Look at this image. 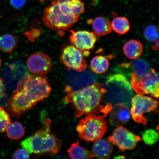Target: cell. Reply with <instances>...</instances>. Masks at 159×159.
<instances>
[{
  "instance_id": "cell-1",
  "label": "cell",
  "mask_w": 159,
  "mask_h": 159,
  "mask_svg": "<svg viewBox=\"0 0 159 159\" xmlns=\"http://www.w3.org/2000/svg\"><path fill=\"white\" fill-rule=\"evenodd\" d=\"M51 91L48 81L43 75H26L18 83L10 99L8 109L13 116H20L48 97Z\"/></svg>"
},
{
  "instance_id": "cell-2",
  "label": "cell",
  "mask_w": 159,
  "mask_h": 159,
  "mask_svg": "<svg viewBox=\"0 0 159 159\" xmlns=\"http://www.w3.org/2000/svg\"><path fill=\"white\" fill-rule=\"evenodd\" d=\"M65 91L67 93L65 101L72 103L77 118L85 114H101L105 117L112 109V104L105 102L104 96L107 90L100 84L94 83L76 90H72L67 85Z\"/></svg>"
},
{
  "instance_id": "cell-3",
  "label": "cell",
  "mask_w": 159,
  "mask_h": 159,
  "mask_svg": "<svg viewBox=\"0 0 159 159\" xmlns=\"http://www.w3.org/2000/svg\"><path fill=\"white\" fill-rule=\"evenodd\" d=\"M46 126L24 140L20 143L23 148L30 154L57 153L61 146V142L51 134L50 121H46Z\"/></svg>"
},
{
  "instance_id": "cell-4",
  "label": "cell",
  "mask_w": 159,
  "mask_h": 159,
  "mask_svg": "<svg viewBox=\"0 0 159 159\" xmlns=\"http://www.w3.org/2000/svg\"><path fill=\"white\" fill-rule=\"evenodd\" d=\"M107 97L111 102L127 105L132 100L133 88L126 77L122 74L109 75L106 82Z\"/></svg>"
},
{
  "instance_id": "cell-5",
  "label": "cell",
  "mask_w": 159,
  "mask_h": 159,
  "mask_svg": "<svg viewBox=\"0 0 159 159\" xmlns=\"http://www.w3.org/2000/svg\"><path fill=\"white\" fill-rule=\"evenodd\" d=\"M105 118L102 115L89 114L81 119L76 127L80 138L87 142H95L102 138L107 130Z\"/></svg>"
},
{
  "instance_id": "cell-6",
  "label": "cell",
  "mask_w": 159,
  "mask_h": 159,
  "mask_svg": "<svg viewBox=\"0 0 159 159\" xmlns=\"http://www.w3.org/2000/svg\"><path fill=\"white\" fill-rule=\"evenodd\" d=\"M79 19L77 15H67L61 11L53 1L46 8L42 16L45 25L53 31H63L70 29Z\"/></svg>"
},
{
  "instance_id": "cell-7",
  "label": "cell",
  "mask_w": 159,
  "mask_h": 159,
  "mask_svg": "<svg viewBox=\"0 0 159 159\" xmlns=\"http://www.w3.org/2000/svg\"><path fill=\"white\" fill-rule=\"evenodd\" d=\"M158 101L143 94L136 95L131 100L130 114L135 122L143 125L147 124L145 114L157 111Z\"/></svg>"
},
{
  "instance_id": "cell-8",
  "label": "cell",
  "mask_w": 159,
  "mask_h": 159,
  "mask_svg": "<svg viewBox=\"0 0 159 159\" xmlns=\"http://www.w3.org/2000/svg\"><path fill=\"white\" fill-rule=\"evenodd\" d=\"M131 85L137 94H150L159 98V73L154 69Z\"/></svg>"
},
{
  "instance_id": "cell-9",
  "label": "cell",
  "mask_w": 159,
  "mask_h": 159,
  "mask_svg": "<svg viewBox=\"0 0 159 159\" xmlns=\"http://www.w3.org/2000/svg\"><path fill=\"white\" fill-rule=\"evenodd\" d=\"M84 56L83 51L74 46L68 45L62 49L60 60L67 69L80 72L85 70L87 67Z\"/></svg>"
},
{
  "instance_id": "cell-10",
  "label": "cell",
  "mask_w": 159,
  "mask_h": 159,
  "mask_svg": "<svg viewBox=\"0 0 159 159\" xmlns=\"http://www.w3.org/2000/svg\"><path fill=\"white\" fill-rule=\"evenodd\" d=\"M108 140L124 152L134 150L141 138L125 127L120 126L115 129L112 134L109 137Z\"/></svg>"
},
{
  "instance_id": "cell-11",
  "label": "cell",
  "mask_w": 159,
  "mask_h": 159,
  "mask_svg": "<svg viewBox=\"0 0 159 159\" xmlns=\"http://www.w3.org/2000/svg\"><path fill=\"white\" fill-rule=\"evenodd\" d=\"M28 69L32 73L36 75L48 74L52 67V62L47 55L43 53H34L27 60Z\"/></svg>"
},
{
  "instance_id": "cell-12",
  "label": "cell",
  "mask_w": 159,
  "mask_h": 159,
  "mask_svg": "<svg viewBox=\"0 0 159 159\" xmlns=\"http://www.w3.org/2000/svg\"><path fill=\"white\" fill-rule=\"evenodd\" d=\"M71 34L69 39L74 46L83 51H89L94 48L97 39L92 32L87 31H75L70 30Z\"/></svg>"
},
{
  "instance_id": "cell-13",
  "label": "cell",
  "mask_w": 159,
  "mask_h": 159,
  "mask_svg": "<svg viewBox=\"0 0 159 159\" xmlns=\"http://www.w3.org/2000/svg\"><path fill=\"white\" fill-rule=\"evenodd\" d=\"M110 121L113 126L118 127L126 124L130 119V112L126 105L117 103L112 107Z\"/></svg>"
},
{
  "instance_id": "cell-14",
  "label": "cell",
  "mask_w": 159,
  "mask_h": 159,
  "mask_svg": "<svg viewBox=\"0 0 159 159\" xmlns=\"http://www.w3.org/2000/svg\"><path fill=\"white\" fill-rule=\"evenodd\" d=\"M113 151L112 145L109 141L104 139H99L95 141L92 148V152L95 157L99 159L110 158Z\"/></svg>"
},
{
  "instance_id": "cell-15",
  "label": "cell",
  "mask_w": 159,
  "mask_h": 159,
  "mask_svg": "<svg viewBox=\"0 0 159 159\" xmlns=\"http://www.w3.org/2000/svg\"><path fill=\"white\" fill-rule=\"evenodd\" d=\"M129 67L133 71L131 83L138 81L151 70L148 63L143 59L136 60L132 63H129Z\"/></svg>"
},
{
  "instance_id": "cell-16",
  "label": "cell",
  "mask_w": 159,
  "mask_h": 159,
  "mask_svg": "<svg viewBox=\"0 0 159 159\" xmlns=\"http://www.w3.org/2000/svg\"><path fill=\"white\" fill-rule=\"evenodd\" d=\"M91 23L94 33L97 35L103 36L112 32V27L110 21L103 17H98L92 21Z\"/></svg>"
},
{
  "instance_id": "cell-17",
  "label": "cell",
  "mask_w": 159,
  "mask_h": 159,
  "mask_svg": "<svg viewBox=\"0 0 159 159\" xmlns=\"http://www.w3.org/2000/svg\"><path fill=\"white\" fill-rule=\"evenodd\" d=\"M123 51L125 55L128 58L136 59L142 54L143 45L142 43L136 40H130L124 45Z\"/></svg>"
},
{
  "instance_id": "cell-18",
  "label": "cell",
  "mask_w": 159,
  "mask_h": 159,
  "mask_svg": "<svg viewBox=\"0 0 159 159\" xmlns=\"http://www.w3.org/2000/svg\"><path fill=\"white\" fill-rule=\"evenodd\" d=\"M67 152L70 159H91L95 157L93 152L81 146L79 142L71 144Z\"/></svg>"
},
{
  "instance_id": "cell-19",
  "label": "cell",
  "mask_w": 159,
  "mask_h": 159,
  "mask_svg": "<svg viewBox=\"0 0 159 159\" xmlns=\"http://www.w3.org/2000/svg\"><path fill=\"white\" fill-rule=\"evenodd\" d=\"M109 57L97 56L93 57L90 62L91 70L97 74H103L109 67Z\"/></svg>"
},
{
  "instance_id": "cell-20",
  "label": "cell",
  "mask_w": 159,
  "mask_h": 159,
  "mask_svg": "<svg viewBox=\"0 0 159 159\" xmlns=\"http://www.w3.org/2000/svg\"><path fill=\"white\" fill-rule=\"evenodd\" d=\"M17 45L15 37L11 34H5L0 37V50L8 53H11Z\"/></svg>"
},
{
  "instance_id": "cell-21",
  "label": "cell",
  "mask_w": 159,
  "mask_h": 159,
  "mask_svg": "<svg viewBox=\"0 0 159 159\" xmlns=\"http://www.w3.org/2000/svg\"><path fill=\"white\" fill-rule=\"evenodd\" d=\"M6 131L8 138L13 140L21 139L25 133L22 125L17 122L10 123Z\"/></svg>"
},
{
  "instance_id": "cell-22",
  "label": "cell",
  "mask_w": 159,
  "mask_h": 159,
  "mask_svg": "<svg viewBox=\"0 0 159 159\" xmlns=\"http://www.w3.org/2000/svg\"><path fill=\"white\" fill-rule=\"evenodd\" d=\"M112 29L117 33L124 35L128 33L130 29V25L128 20L125 17L115 18L111 23Z\"/></svg>"
},
{
  "instance_id": "cell-23",
  "label": "cell",
  "mask_w": 159,
  "mask_h": 159,
  "mask_svg": "<svg viewBox=\"0 0 159 159\" xmlns=\"http://www.w3.org/2000/svg\"><path fill=\"white\" fill-rule=\"evenodd\" d=\"M144 36L150 42H156L159 39V29L154 25H149L144 30Z\"/></svg>"
},
{
  "instance_id": "cell-24",
  "label": "cell",
  "mask_w": 159,
  "mask_h": 159,
  "mask_svg": "<svg viewBox=\"0 0 159 159\" xmlns=\"http://www.w3.org/2000/svg\"><path fill=\"white\" fill-rule=\"evenodd\" d=\"M142 138L144 143L149 145L155 143L159 139L157 133L153 129H148L143 133Z\"/></svg>"
},
{
  "instance_id": "cell-25",
  "label": "cell",
  "mask_w": 159,
  "mask_h": 159,
  "mask_svg": "<svg viewBox=\"0 0 159 159\" xmlns=\"http://www.w3.org/2000/svg\"><path fill=\"white\" fill-rule=\"evenodd\" d=\"M11 123L9 113L2 107H0V134L5 132Z\"/></svg>"
},
{
  "instance_id": "cell-26",
  "label": "cell",
  "mask_w": 159,
  "mask_h": 159,
  "mask_svg": "<svg viewBox=\"0 0 159 159\" xmlns=\"http://www.w3.org/2000/svg\"><path fill=\"white\" fill-rule=\"evenodd\" d=\"M68 4L73 15H78L84 13V5L80 0H70Z\"/></svg>"
},
{
  "instance_id": "cell-27",
  "label": "cell",
  "mask_w": 159,
  "mask_h": 159,
  "mask_svg": "<svg viewBox=\"0 0 159 159\" xmlns=\"http://www.w3.org/2000/svg\"><path fill=\"white\" fill-rule=\"evenodd\" d=\"M27 150L24 148L19 149L16 151L13 156V159H29L30 155Z\"/></svg>"
},
{
  "instance_id": "cell-28",
  "label": "cell",
  "mask_w": 159,
  "mask_h": 159,
  "mask_svg": "<svg viewBox=\"0 0 159 159\" xmlns=\"http://www.w3.org/2000/svg\"><path fill=\"white\" fill-rule=\"evenodd\" d=\"M25 0H11L12 6L16 9L21 8L25 6Z\"/></svg>"
},
{
  "instance_id": "cell-29",
  "label": "cell",
  "mask_w": 159,
  "mask_h": 159,
  "mask_svg": "<svg viewBox=\"0 0 159 159\" xmlns=\"http://www.w3.org/2000/svg\"><path fill=\"white\" fill-rule=\"evenodd\" d=\"M5 85L4 84L2 80L0 77V98L3 97L5 94Z\"/></svg>"
},
{
  "instance_id": "cell-30",
  "label": "cell",
  "mask_w": 159,
  "mask_h": 159,
  "mask_svg": "<svg viewBox=\"0 0 159 159\" xmlns=\"http://www.w3.org/2000/svg\"><path fill=\"white\" fill-rule=\"evenodd\" d=\"M152 48L155 51H159V39L156 42V43L153 46Z\"/></svg>"
},
{
  "instance_id": "cell-31",
  "label": "cell",
  "mask_w": 159,
  "mask_h": 159,
  "mask_svg": "<svg viewBox=\"0 0 159 159\" xmlns=\"http://www.w3.org/2000/svg\"><path fill=\"white\" fill-rule=\"evenodd\" d=\"M156 130L159 139V125H158V126H157Z\"/></svg>"
},
{
  "instance_id": "cell-32",
  "label": "cell",
  "mask_w": 159,
  "mask_h": 159,
  "mask_svg": "<svg viewBox=\"0 0 159 159\" xmlns=\"http://www.w3.org/2000/svg\"><path fill=\"white\" fill-rule=\"evenodd\" d=\"M1 58H0V68H1Z\"/></svg>"
},
{
  "instance_id": "cell-33",
  "label": "cell",
  "mask_w": 159,
  "mask_h": 159,
  "mask_svg": "<svg viewBox=\"0 0 159 159\" xmlns=\"http://www.w3.org/2000/svg\"><path fill=\"white\" fill-rule=\"evenodd\" d=\"M40 2H42L43 1H44V0H39Z\"/></svg>"
}]
</instances>
